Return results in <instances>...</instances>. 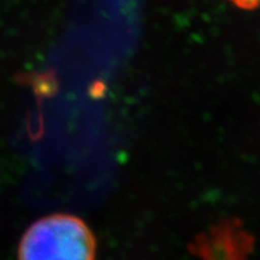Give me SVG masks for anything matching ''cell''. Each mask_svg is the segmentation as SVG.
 <instances>
[{"instance_id": "1", "label": "cell", "mask_w": 260, "mask_h": 260, "mask_svg": "<svg viewBox=\"0 0 260 260\" xmlns=\"http://www.w3.org/2000/svg\"><path fill=\"white\" fill-rule=\"evenodd\" d=\"M95 239L83 220L52 214L31 224L18 246L21 259H93Z\"/></svg>"}, {"instance_id": "2", "label": "cell", "mask_w": 260, "mask_h": 260, "mask_svg": "<svg viewBox=\"0 0 260 260\" xmlns=\"http://www.w3.org/2000/svg\"><path fill=\"white\" fill-rule=\"evenodd\" d=\"M229 2L242 9H255L260 6V0H229Z\"/></svg>"}]
</instances>
